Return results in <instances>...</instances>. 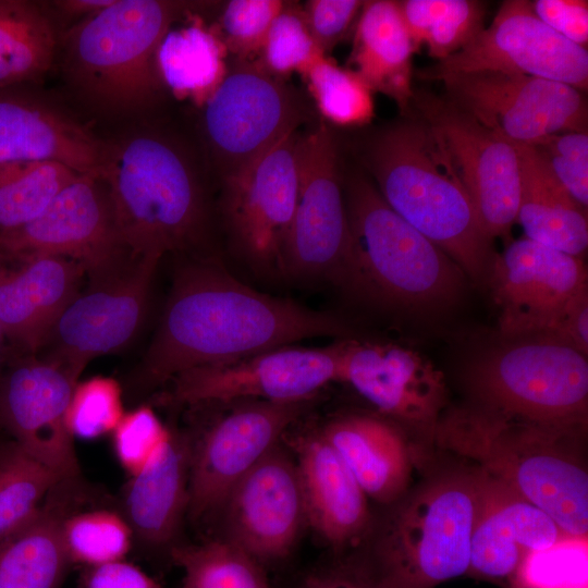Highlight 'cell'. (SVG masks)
<instances>
[{
    "label": "cell",
    "mask_w": 588,
    "mask_h": 588,
    "mask_svg": "<svg viewBox=\"0 0 588 588\" xmlns=\"http://www.w3.org/2000/svg\"><path fill=\"white\" fill-rule=\"evenodd\" d=\"M350 331L346 322L332 313L260 293L215 261L195 258L175 271L137 383L150 389L196 367L305 339H346Z\"/></svg>",
    "instance_id": "6da1fadb"
},
{
    "label": "cell",
    "mask_w": 588,
    "mask_h": 588,
    "mask_svg": "<svg viewBox=\"0 0 588 588\" xmlns=\"http://www.w3.org/2000/svg\"><path fill=\"white\" fill-rule=\"evenodd\" d=\"M98 176L131 259L193 253L209 241L217 183L197 137L167 123L139 124L106 142Z\"/></svg>",
    "instance_id": "7a4b0ae2"
},
{
    "label": "cell",
    "mask_w": 588,
    "mask_h": 588,
    "mask_svg": "<svg viewBox=\"0 0 588 588\" xmlns=\"http://www.w3.org/2000/svg\"><path fill=\"white\" fill-rule=\"evenodd\" d=\"M342 145L401 218L475 281L487 274L492 238L443 144L421 118L362 132Z\"/></svg>",
    "instance_id": "3957f363"
},
{
    "label": "cell",
    "mask_w": 588,
    "mask_h": 588,
    "mask_svg": "<svg viewBox=\"0 0 588 588\" xmlns=\"http://www.w3.org/2000/svg\"><path fill=\"white\" fill-rule=\"evenodd\" d=\"M580 437L476 405L442 415L433 441L541 509L564 535L587 537L588 474L577 453Z\"/></svg>",
    "instance_id": "277c9868"
},
{
    "label": "cell",
    "mask_w": 588,
    "mask_h": 588,
    "mask_svg": "<svg viewBox=\"0 0 588 588\" xmlns=\"http://www.w3.org/2000/svg\"><path fill=\"white\" fill-rule=\"evenodd\" d=\"M205 2L114 0L60 35L61 65L74 93L109 117L140 115L164 100L158 47L172 25Z\"/></svg>",
    "instance_id": "5b68a950"
},
{
    "label": "cell",
    "mask_w": 588,
    "mask_h": 588,
    "mask_svg": "<svg viewBox=\"0 0 588 588\" xmlns=\"http://www.w3.org/2000/svg\"><path fill=\"white\" fill-rule=\"evenodd\" d=\"M343 189L362 295L418 313L453 305L464 289V271L401 218L346 158Z\"/></svg>",
    "instance_id": "8992f818"
},
{
    "label": "cell",
    "mask_w": 588,
    "mask_h": 588,
    "mask_svg": "<svg viewBox=\"0 0 588 588\" xmlns=\"http://www.w3.org/2000/svg\"><path fill=\"white\" fill-rule=\"evenodd\" d=\"M479 470L450 471L404 498L367 561L384 588H436L467 574Z\"/></svg>",
    "instance_id": "52a82bcc"
},
{
    "label": "cell",
    "mask_w": 588,
    "mask_h": 588,
    "mask_svg": "<svg viewBox=\"0 0 588 588\" xmlns=\"http://www.w3.org/2000/svg\"><path fill=\"white\" fill-rule=\"evenodd\" d=\"M474 359L467 384L487 409L583 436L587 355L544 334L519 336Z\"/></svg>",
    "instance_id": "ba28073f"
},
{
    "label": "cell",
    "mask_w": 588,
    "mask_h": 588,
    "mask_svg": "<svg viewBox=\"0 0 588 588\" xmlns=\"http://www.w3.org/2000/svg\"><path fill=\"white\" fill-rule=\"evenodd\" d=\"M340 132L319 118L299 131L298 195L281 271L362 294L344 189Z\"/></svg>",
    "instance_id": "9c48e42d"
},
{
    "label": "cell",
    "mask_w": 588,
    "mask_h": 588,
    "mask_svg": "<svg viewBox=\"0 0 588 588\" xmlns=\"http://www.w3.org/2000/svg\"><path fill=\"white\" fill-rule=\"evenodd\" d=\"M200 109L196 137L217 186L318 118L309 99L286 79L255 61L230 58L225 77Z\"/></svg>",
    "instance_id": "30bf717a"
},
{
    "label": "cell",
    "mask_w": 588,
    "mask_h": 588,
    "mask_svg": "<svg viewBox=\"0 0 588 588\" xmlns=\"http://www.w3.org/2000/svg\"><path fill=\"white\" fill-rule=\"evenodd\" d=\"M348 339L320 348L284 345L183 371L169 381L167 400L179 405L314 400L331 382H341Z\"/></svg>",
    "instance_id": "8fae6325"
},
{
    "label": "cell",
    "mask_w": 588,
    "mask_h": 588,
    "mask_svg": "<svg viewBox=\"0 0 588 588\" xmlns=\"http://www.w3.org/2000/svg\"><path fill=\"white\" fill-rule=\"evenodd\" d=\"M60 256L82 264L93 283L122 271L133 259L124 248L110 198L97 174H78L30 222L0 233V261Z\"/></svg>",
    "instance_id": "7c38bea8"
},
{
    "label": "cell",
    "mask_w": 588,
    "mask_h": 588,
    "mask_svg": "<svg viewBox=\"0 0 588 588\" xmlns=\"http://www.w3.org/2000/svg\"><path fill=\"white\" fill-rule=\"evenodd\" d=\"M311 401L223 403L226 409L192 441L186 516L197 522L219 513L235 483L279 444Z\"/></svg>",
    "instance_id": "4fadbf2b"
},
{
    "label": "cell",
    "mask_w": 588,
    "mask_h": 588,
    "mask_svg": "<svg viewBox=\"0 0 588 588\" xmlns=\"http://www.w3.org/2000/svg\"><path fill=\"white\" fill-rule=\"evenodd\" d=\"M439 82L451 102L512 143L587 132V101L569 85L492 71L450 74Z\"/></svg>",
    "instance_id": "5bb4252c"
},
{
    "label": "cell",
    "mask_w": 588,
    "mask_h": 588,
    "mask_svg": "<svg viewBox=\"0 0 588 588\" xmlns=\"http://www.w3.org/2000/svg\"><path fill=\"white\" fill-rule=\"evenodd\" d=\"M301 130L286 134L245 170L218 185V210L231 245L261 269L282 267L298 195Z\"/></svg>",
    "instance_id": "9a60e30c"
},
{
    "label": "cell",
    "mask_w": 588,
    "mask_h": 588,
    "mask_svg": "<svg viewBox=\"0 0 588 588\" xmlns=\"http://www.w3.org/2000/svg\"><path fill=\"white\" fill-rule=\"evenodd\" d=\"M479 71L541 77L584 91L588 86V52L540 21L530 1L507 0L467 46L422 69L419 76L439 81L450 74Z\"/></svg>",
    "instance_id": "2e32d148"
},
{
    "label": "cell",
    "mask_w": 588,
    "mask_h": 588,
    "mask_svg": "<svg viewBox=\"0 0 588 588\" xmlns=\"http://www.w3.org/2000/svg\"><path fill=\"white\" fill-rule=\"evenodd\" d=\"M412 103L443 144L486 233L492 240L506 236L516 222L520 189L514 144L448 98L414 94Z\"/></svg>",
    "instance_id": "e0dca14e"
},
{
    "label": "cell",
    "mask_w": 588,
    "mask_h": 588,
    "mask_svg": "<svg viewBox=\"0 0 588 588\" xmlns=\"http://www.w3.org/2000/svg\"><path fill=\"white\" fill-rule=\"evenodd\" d=\"M159 257L132 260L122 271L78 294L64 309L40 350L78 380L87 364L128 344L146 316Z\"/></svg>",
    "instance_id": "ac0fdd59"
},
{
    "label": "cell",
    "mask_w": 588,
    "mask_h": 588,
    "mask_svg": "<svg viewBox=\"0 0 588 588\" xmlns=\"http://www.w3.org/2000/svg\"><path fill=\"white\" fill-rule=\"evenodd\" d=\"M219 514L222 539L262 566L289 558L307 524L296 461L278 444L235 483Z\"/></svg>",
    "instance_id": "d6986e66"
},
{
    "label": "cell",
    "mask_w": 588,
    "mask_h": 588,
    "mask_svg": "<svg viewBox=\"0 0 588 588\" xmlns=\"http://www.w3.org/2000/svg\"><path fill=\"white\" fill-rule=\"evenodd\" d=\"M499 330L506 339L546 334L587 285L583 258L526 236L512 241L490 267Z\"/></svg>",
    "instance_id": "ffe728a7"
},
{
    "label": "cell",
    "mask_w": 588,
    "mask_h": 588,
    "mask_svg": "<svg viewBox=\"0 0 588 588\" xmlns=\"http://www.w3.org/2000/svg\"><path fill=\"white\" fill-rule=\"evenodd\" d=\"M78 380L42 358H26L0 379V426L61 478L81 476L66 414Z\"/></svg>",
    "instance_id": "44dd1931"
},
{
    "label": "cell",
    "mask_w": 588,
    "mask_h": 588,
    "mask_svg": "<svg viewBox=\"0 0 588 588\" xmlns=\"http://www.w3.org/2000/svg\"><path fill=\"white\" fill-rule=\"evenodd\" d=\"M341 382L352 385L381 414L433 441L448 390L443 373L417 352L348 339Z\"/></svg>",
    "instance_id": "7402d4cb"
},
{
    "label": "cell",
    "mask_w": 588,
    "mask_h": 588,
    "mask_svg": "<svg viewBox=\"0 0 588 588\" xmlns=\"http://www.w3.org/2000/svg\"><path fill=\"white\" fill-rule=\"evenodd\" d=\"M106 142L33 85L0 87V164L51 161L99 174Z\"/></svg>",
    "instance_id": "603a6c76"
},
{
    "label": "cell",
    "mask_w": 588,
    "mask_h": 588,
    "mask_svg": "<svg viewBox=\"0 0 588 588\" xmlns=\"http://www.w3.org/2000/svg\"><path fill=\"white\" fill-rule=\"evenodd\" d=\"M478 470L479 493L467 574L510 583L528 552L550 548L566 535L541 509Z\"/></svg>",
    "instance_id": "cb8c5ba5"
},
{
    "label": "cell",
    "mask_w": 588,
    "mask_h": 588,
    "mask_svg": "<svg viewBox=\"0 0 588 588\" xmlns=\"http://www.w3.org/2000/svg\"><path fill=\"white\" fill-rule=\"evenodd\" d=\"M192 440L170 428L167 440L135 475L130 476L120 511L131 526L134 544L152 555L171 550L187 515Z\"/></svg>",
    "instance_id": "d4e9b609"
},
{
    "label": "cell",
    "mask_w": 588,
    "mask_h": 588,
    "mask_svg": "<svg viewBox=\"0 0 588 588\" xmlns=\"http://www.w3.org/2000/svg\"><path fill=\"white\" fill-rule=\"evenodd\" d=\"M17 266L0 267V324L4 338L37 352L79 294L86 269L60 256H35Z\"/></svg>",
    "instance_id": "484cf974"
},
{
    "label": "cell",
    "mask_w": 588,
    "mask_h": 588,
    "mask_svg": "<svg viewBox=\"0 0 588 588\" xmlns=\"http://www.w3.org/2000/svg\"><path fill=\"white\" fill-rule=\"evenodd\" d=\"M295 450L307 524L338 552L357 546L370 524L366 493L320 432Z\"/></svg>",
    "instance_id": "4316f807"
},
{
    "label": "cell",
    "mask_w": 588,
    "mask_h": 588,
    "mask_svg": "<svg viewBox=\"0 0 588 588\" xmlns=\"http://www.w3.org/2000/svg\"><path fill=\"white\" fill-rule=\"evenodd\" d=\"M90 494L82 476L61 479L38 512L0 540V588H62L73 566L62 541V522Z\"/></svg>",
    "instance_id": "83f0119b"
},
{
    "label": "cell",
    "mask_w": 588,
    "mask_h": 588,
    "mask_svg": "<svg viewBox=\"0 0 588 588\" xmlns=\"http://www.w3.org/2000/svg\"><path fill=\"white\" fill-rule=\"evenodd\" d=\"M351 470L367 497L397 502L412 474L408 443L399 427L366 414L335 417L319 431Z\"/></svg>",
    "instance_id": "f1b7e54d"
},
{
    "label": "cell",
    "mask_w": 588,
    "mask_h": 588,
    "mask_svg": "<svg viewBox=\"0 0 588 588\" xmlns=\"http://www.w3.org/2000/svg\"><path fill=\"white\" fill-rule=\"evenodd\" d=\"M417 49L396 1H365L353 30L348 68L372 93L395 101L401 113H411L412 58Z\"/></svg>",
    "instance_id": "f546056e"
},
{
    "label": "cell",
    "mask_w": 588,
    "mask_h": 588,
    "mask_svg": "<svg viewBox=\"0 0 588 588\" xmlns=\"http://www.w3.org/2000/svg\"><path fill=\"white\" fill-rule=\"evenodd\" d=\"M513 144L520 183L516 222L527 238L583 258L588 246L587 208L572 197L530 145Z\"/></svg>",
    "instance_id": "4dcf8cb0"
},
{
    "label": "cell",
    "mask_w": 588,
    "mask_h": 588,
    "mask_svg": "<svg viewBox=\"0 0 588 588\" xmlns=\"http://www.w3.org/2000/svg\"><path fill=\"white\" fill-rule=\"evenodd\" d=\"M157 66L167 91L201 108L225 77L229 53L215 27L196 15L188 25L168 30Z\"/></svg>",
    "instance_id": "1f68e13d"
},
{
    "label": "cell",
    "mask_w": 588,
    "mask_h": 588,
    "mask_svg": "<svg viewBox=\"0 0 588 588\" xmlns=\"http://www.w3.org/2000/svg\"><path fill=\"white\" fill-rule=\"evenodd\" d=\"M59 47L47 4L0 0V87L37 84L52 68Z\"/></svg>",
    "instance_id": "d6a6232c"
},
{
    "label": "cell",
    "mask_w": 588,
    "mask_h": 588,
    "mask_svg": "<svg viewBox=\"0 0 588 588\" xmlns=\"http://www.w3.org/2000/svg\"><path fill=\"white\" fill-rule=\"evenodd\" d=\"M416 49L426 45L442 61L467 46L483 28L486 4L476 0L396 1Z\"/></svg>",
    "instance_id": "836d02e7"
},
{
    "label": "cell",
    "mask_w": 588,
    "mask_h": 588,
    "mask_svg": "<svg viewBox=\"0 0 588 588\" xmlns=\"http://www.w3.org/2000/svg\"><path fill=\"white\" fill-rule=\"evenodd\" d=\"M170 561L183 571L181 588H272L266 567L222 538L179 543Z\"/></svg>",
    "instance_id": "e575fe53"
},
{
    "label": "cell",
    "mask_w": 588,
    "mask_h": 588,
    "mask_svg": "<svg viewBox=\"0 0 588 588\" xmlns=\"http://www.w3.org/2000/svg\"><path fill=\"white\" fill-rule=\"evenodd\" d=\"M317 117L335 130L362 128L375 117L373 93L348 68L322 56L301 74Z\"/></svg>",
    "instance_id": "d590c367"
},
{
    "label": "cell",
    "mask_w": 588,
    "mask_h": 588,
    "mask_svg": "<svg viewBox=\"0 0 588 588\" xmlns=\"http://www.w3.org/2000/svg\"><path fill=\"white\" fill-rule=\"evenodd\" d=\"M78 174L51 161L0 164V233L37 218Z\"/></svg>",
    "instance_id": "8d00e7d4"
},
{
    "label": "cell",
    "mask_w": 588,
    "mask_h": 588,
    "mask_svg": "<svg viewBox=\"0 0 588 588\" xmlns=\"http://www.w3.org/2000/svg\"><path fill=\"white\" fill-rule=\"evenodd\" d=\"M61 479L15 441L0 443V540L38 512Z\"/></svg>",
    "instance_id": "74e56055"
},
{
    "label": "cell",
    "mask_w": 588,
    "mask_h": 588,
    "mask_svg": "<svg viewBox=\"0 0 588 588\" xmlns=\"http://www.w3.org/2000/svg\"><path fill=\"white\" fill-rule=\"evenodd\" d=\"M85 504L62 522V541L71 564L85 567L124 560L134 546V538L121 511L83 510Z\"/></svg>",
    "instance_id": "f35d334b"
},
{
    "label": "cell",
    "mask_w": 588,
    "mask_h": 588,
    "mask_svg": "<svg viewBox=\"0 0 588 588\" xmlns=\"http://www.w3.org/2000/svg\"><path fill=\"white\" fill-rule=\"evenodd\" d=\"M324 54L315 42L305 21L302 3L286 1L271 23L253 60L269 74L286 79L301 74Z\"/></svg>",
    "instance_id": "ab89813d"
},
{
    "label": "cell",
    "mask_w": 588,
    "mask_h": 588,
    "mask_svg": "<svg viewBox=\"0 0 588 588\" xmlns=\"http://www.w3.org/2000/svg\"><path fill=\"white\" fill-rule=\"evenodd\" d=\"M512 588H587V537L563 536L550 548L528 552Z\"/></svg>",
    "instance_id": "60d3db41"
},
{
    "label": "cell",
    "mask_w": 588,
    "mask_h": 588,
    "mask_svg": "<svg viewBox=\"0 0 588 588\" xmlns=\"http://www.w3.org/2000/svg\"><path fill=\"white\" fill-rule=\"evenodd\" d=\"M284 0L219 1L212 26L224 44L229 58L253 61L266 34L285 7Z\"/></svg>",
    "instance_id": "b9f144b4"
},
{
    "label": "cell",
    "mask_w": 588,
    "mask_h": 588,
    "mask_svg": "<svg viewBox=\"0 0 588 588\" xmlns=\"http://www.w3.org/2000/svg\"><path fill=\"white\" fill-rule=\"evenodd\" d=\"M124 414L118 381L97 376L77 382L68 408L66 425L73 439L91 440L112 433Z\"/></svg>",
    "instance_id": "7bdbcfd3"
},
{
    "label": "cell",
    "mask_w": 588,
    "mask_h": 588,
    "mask_svg": "<svg viewBox=\"0 0 588 588\" xmlns=\"http://www.w3.org/2000/svg\"><path fill=\"white\" fill-rule=\"evenodd\" d=\"M530 145L552 174L583 207L588 206V134L564 132Z\"/></svg>",
    "instance_id": "ee69618b"
},
{
    "label": "cell",
    "mask_w": 588,
    "mask_h": 588,
    "mask_svg": "<svg viewBox=\"0 0 588 588\" xmlns=\"http://www.w3.org/2000/svg\"><path fill=\"white\" fill-rule=\"evenodd\" d=\"M170 428L149 406H139L123 415L111 434L117 460L128 476L149 462L167 440Z\"/></svg>",
    "instance_id": "f6af8a7d"
},
{
    "label": "cell",
    "mask_w": 588,
    "mask_h": 588,
    "mask_svg": "<svg viewBox=\"0 0 588 588\" xmlns=\"http://www.w3.org/2000/svg\"><path fill=\"white\" fill-rule=\"evenodd\" d=\"M365 1L360 0H308L303 7L308 29L327 56L353 33Z\"/></svg>",
    "instance_id": "bcb514c9"
},
{
    "label": "cell",
    "mask_w": 588,
    "mask_h": 588,
    "mask_svg": "<svg viewBox=\"0 0 588 588\" xmlns=\"http://www.w3.org/2000/svg\"><path fill=\"white\" fill-rule=\"evenodd\" d=\"M531 8L537 17L552 30L587 49L588 2L586 0H536L531 2Z\"/></svg>",
    "instance_id": "7dc6e473"
},
{
    "label": "cell",
    "mask_w": 588,
    "mask_h": 588,
    "mask_svg": "<svg viewBox=\"0 0 588 588\" xmlns=\"http://www.w3.org/2000/svg\"><path fill=\"white\" fill-rule=\"evenodd\" d=\"M298 588H384L367 561L340 560L306 574Z\"/></svg>",
    "instance_id": "c3c4849f"
},
{
    "label": "cell",
    "mask_w": 588,
    "mask_h": 588,
    "mask_svg": "<svg viewBox=\"0 0 588 588\" xmlns=\"http://www.w3.org/2000/svg\"><path fill=\"white\" fill-rule=\"evenodd\" d=\"M79 588H163L154 576L125 560L82 567Z\"/></svg>",
    "instance_id": "681fc988"
},
{
    "label": "cell",
    "mask_w": 588,
    "mask_h": 588,
    "mask_svg": "<svg viewBox=\"0 0 588 588\" xmlns=\"http://www.w3.org/2000/svg\"><path fill=\"white\" fill-rule=\"evenodd\" d=\"M544 335L556 339L584 355L588 354V287L571 301L559 320Z\"/></svg>",
    "instance_id": "f907efd6"
},
{
    "label": "cell",
    "mask_w": 588,
    "mask_h": 588,
    "mask_svg": "<svg viewBox=\"0 0 588 588\" xmlns=\"http://www.w3.org/2000/svg\"><path fill=\"white\" fill-rule=\"evenodd\" d=\"M114 0H58L50 2L61 17L78 22L112 4ZM74 24V23H73Z\"/></svg>",
    "instance_id": "816d5d0a"
},
{
    "label": "cell",
    "mask_w": 588,
    "mask_h": 588,
    "mask_svg": "<svg viewBox=\"0 0 588 588\" xmlns=\"http://www.w3.org/2000/svg\"><path fill=\"white\" fill-rule=\"evenodd\" d=\"M3 339H4V334H3V331H2V328H1V324H0V351H1V345H2ZM1 376H2V371L0 369V379H1Z\"/></svg>",
    "instance_id": "f5cc1de1"
}]
</instances>
